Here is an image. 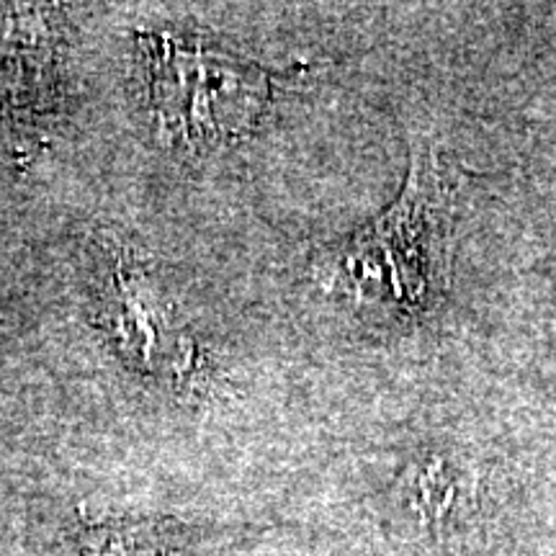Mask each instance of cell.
Wrapping results in <instances>:
<instances>
[{
  "mask_svg": "<svg viewBox=\"0 0 556 556\" xmlns=\"http://www.w3.org/2000/svg\"><path fill=\"white\" fill-rule=\"evenodd\" d=\"M467 173L433 139H415L402 197L325 261V278L358 302L420 315L448 291Z\"/></svg>",
  "mask_w": 556,
  "mask_h": 556,
  "instance_id": "obj_1",
  "label": "cell"
},
{
  "mask_svg": "<svg viewBox=\"0 0 556 556\" xmlns=\"http://www.w3.org/2000/svg\"><path fill=\"white\" fill-rule=\"evenodd\" d=\"M448 471L443 464L430 462L428 467L417 469L413 486H409V497H413V507L420 518L426 520H441L448 513V497L451 492L456 495V486H451Z\"/></svg>",
  "mask_w": 556,
  "mask_h": 556,
  "instance_id": "obj_2",
  "label": "cell"
}]
</instances>
